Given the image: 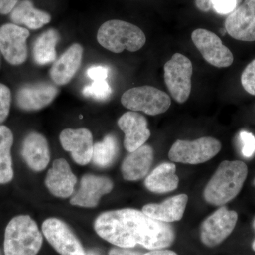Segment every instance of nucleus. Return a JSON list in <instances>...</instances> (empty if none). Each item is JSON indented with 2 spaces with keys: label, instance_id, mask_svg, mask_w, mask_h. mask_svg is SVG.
<instances>
[{
  "label": "nucleus",
  "instance_id": "obj_22",
  "mask_svg": "<svg viewBox=\"0 0 255 255\" xmlns=\"http://www.w3.org/2000/svg\"><path fill=\"white\" fill-rule=\"evenodd\" d=\"M175 172V164L170 162L159 164L146 177L145 187L156 194H164L175 190L179 182Z\"/></svg>",
  "mask_w": 255,
  "mask_h": 255
},
{
  "label": "nucleus",
  "instance_id": "obj_15",
  "mask_svg": "<svg viewBox=\"0 0 255 255\" xmlns=\"http://www.w3.org/2000/svg\"><path fill=\"white\" fill-rule=\"evenodd\" d=\"M113 188L110 178L85 174L80 182V189L70 199V204L80 207H96L101 198L110 193Z\"/></svg>",
  "mask_w": 255,
  "mask_h": 255
},
{
  "label": "nucleus",
  "instance_id": "obj_23",
  "mask_svg": "<svg viewBox=\"0 0 255 255\" xmlns=\"http://www.w3.org/2000/svg\"><path fill=\"white\" fill-rule=\"evenodd\" d=\"M10 18L15 24L24 25L33 30L39 29L51 21L50 15L35 8L31 0L18 2L10 13Z\"/></svg>",
  "mask_w": 255,
  "mask_h": 255
},
{
  "label": "nucleus",
  "instance_id": "obj_12",
  "mask_svg": "<svg viewBox=\"0 0 255 255\" xmlns=\"http://www.w3.org/2000/svg\"><path fill=\"white\" fill-rule=\"evenodd\" d=\"M225 26L228 34L235 39L255 41V0H245L228 16Z\"/></svg>",
  "mask_w": 255,
  "mask_h": 255
},
{
  "label": "nucleus",
  "instance_id": "obj_39",
  "mask_svg": "<svg viewBox=\"0 0 255 255\" xmlns=\"http://www.w3.org/2000/svg\"><path fill=\"white\" fill-rule=\"evenodd\" d=\"M254 184H255V179H254Z\"/></svg>",
  "mask_w": 255,
  "mask_h": 255
},
{
  "label": "nucleus",
  "instance_id": "obj_32",
  "mask_svg": "<svg viewBox=\"0 0 255 255\" xmlns=\"http://www.w3.org/2000/svg\"><path fill=\"white\" fill-rule=\"evenodd\" d=\"M86 73L88 78L92 80L95 79H107L109 69L102 65H95L87 69Z\"/></svg>",
  "mask_w": 255,
  "mask_h": 255
},
{
  "label": "nucleus",
  "instance_id": "obj_33",
  "mask_svg": "<svg viewBox=\"0 0 255 255\" xmlns=\"http://www.w3.org/2000/svg\"><path fill=\"white\" fill-rule=\"evenodd\" d=\"M18 0H0V14H8L11 12Z\"/></svg>",
  "mask_w": 255,
  "mask_h": 255
},
{
  "label": "nucleus",
  "instance_id": "obj_31",
  "mask_svg": "<svg viewBox=\"0 0 255 255\" xmlns=\"http://www.w3.org/2000/svg\"><path fill=\"white\" fill-rule=\"evenodd\" d=\"M213 8L220 14L233 12L237 5V0H212Z\"/></svg>",
  "mask_w": 255,
  "mask_h": 255
},
{
  "label": "nucleus",
  "instance_id": "obj_10",
  "mask_svg": "<svg viewBox=\"0 0 255 255\" xmlns=\"http://www.w3.org/2000/svg\"><path fill=\"white\" fill-rule=\"evenodd\" d=\"M191 39L204 60L213 66L228 68L232 65L233 53L216 33L197 28L191 33Z\"/></svg>",
  "mask_w": 255,
  "mask_h": 255
},
{
  "label": "nucleus",
  "instance_id": "obj_40",
  "mask_svg": "<svg viewBox=\"0 0 255 255\" xmlns=\"http://www.w3.org/2000/svg\"><path fill=\"white\" fill-rule=\"evenodd\" d=\"M0 64H1V58H0Z\"/></svg>",
  "mask_w": 255,
  "mask_h": 255
},
{
  "label": "nucleus",
  "instance_id": "obj_16",
  "mask_svg": "<svg viewBox=\"0 0 255 255\" xmlns=\"http://www.w3.org/2000/svg\"><path fill=\"white\" fill-rule=\"evenodd\" d=\"M118 126L125 134L124 145L128 152H133L145 145L150 137L145 117L136 112H128L119 118Z\"/></svg>",
  "mask_w": 255,
  "mask_h": 255
},
{
  "label": "nucleus",
  "instance_id": "obj_11",
  "mask_svg": "<svg viewBox=\"0 0 255 255\" xmlns=\"http://www.w3.org/2000/svg\"><path fill=\"white\" fill-rule=\"evenodd\" d=\"M29 35L28 29L15 23H6L0 27V51L8 63L20 65L26 62Z\"/></svg>",
  "mask_w": 255,
  "mask_h": 255
},
{
  "label": "nucleus",
  "instance_id": "obj_36",
  "mask_svg": "<svg viewBox=\"0 0 255 255\" xmlns=\"http://www.w3.org/2000/svg\"><path fill=\"white\" fill-rule=\"evenodd\" d=\"M142 255H178L173 251H167V250H153L152 251L145 253Z\"/></svg>",
  "mask_w": 255,
  "mask_h": 255
},
{
  "label": "nucleus",
  "instance_id": "obj_18",
  "mask_svg": "<svg viewBox=\"0 0 255 255\" xmlns=\"http://www.w3.org/2000/svg\"><path fill=\"white\" fill-rule=\"evenodd\" d=\"M83 48L79 43L72 45L50 70V76L55 85H65L71 81L81 66Z\"/></svg>",
  "mask_w": 255,
  "mask_h": 255
},
{
  "label": "nucleus",
  "instance_id": "obj_34",
  "mask_svg": "<svg viewBox=\"0 0 255 255\" xmlns=\"http://www.w3.org/2000/svg\"><path fill=\"white\" fill-rule=\"evenodd\" d=\"M109 255H142L139 252L131 251L130 248H114L109 253Z\"/></svg>",
  "mask_w": 255,
  "mask_h": 255
},
{
  "label": "nucleus",
  "instance_id": "obj_2",
  "mask_svg": "<svg viewBox=\"0 0 255 255\" xmlns=\"http://www.w3.org/2000/svg\"><path fill=\"white\" fill-rule=\"evenodd\" d=\"M248 174V166L245 162L223 161L206 186L204 199L212 205H225L241 192Z\"/></svg>",
  "mask_w": 255,
  "mask_h": 255
},
{
  "label": "nucleus",
  "instance_id": "obj_24",
  "mask_svg": "<svg viewBox=\"0 0 255 255\" xmlns=\"http://www.w3.org/2000/svg\"><path fill=\"white\" fill-rule=\"evenodd\" d=\"M60 38L59 33L57 30L50 28L36 38L32 53L37 65H48L56 60V46Z\"/></svg>",
  "mask_w": 255,
  "mask_h": 255
},
{
  "label": "nucleus",
  "instance_id": "obj_9",
  "mask_svg": "<svg viewBox=\"0 0 255 255\" xmlns=\"http://www.w3.org/2000/svg\"><path fill=\"white\" fill-rule=\"evenodd\" d=\"M42 231L50 246L60 255H87L80 240L61 220L46 219L42 225Z\"/></svg>",
  "mask_w": 255,
  "mask_h": 255
},
{
  "label": "nucleus",
  "instance_id": "obj_13",
  "mask_svg": "<svg viewBox=\"0 0 255 255\" xmlns=\"http://www.w3.org/2000/svg\"><path fill=\"white\" fill-rule=\"evenodd\" d=\"M58 87L48 82H37L23 85L16 94L18 108L26 112H35L51 104L58 95Z\"/></svg>",
  "mask_w": 255,
  "mask_h": 255
},
{
  "label": "nucleus",
  "instance_id": "obj_7",
  "mask_svg": "<svg viewBox=\"0 0 255 255\" xmlns=\"http://www.w3.org/2000/svg\"><path fill=\"white\" fill-rule=\"evenodd\" d=\"M192 73L191 60L180 53H175L164 64V82L171 95L178 103H184L190 96Z\"/></svg>",
  "mask_w": 255,
  "mask_h": 255
},
{
  "label": "nucleus",
  "instance_id": "obj_37",
  "mask_svg": "<svg viewBox=\"0 0 255 255\" xmlns=\"http://www.w3.org/2000/svg\"><path fill=\"white\" fill-rule=\"evenodd\" d=\"M87 255H100V254L96 251H89L87 252Z\"/></svg>",
  "mask_w": 255,
  "mask_h": 255
},
{
  "label": "nucleus",
  "instance_id": "obj_6",
  "mask_svg": "<svg viewBox=\"0 0 255 255\" xmlns=\"http://www.w3.org/2000/svg\"><path fill=\"white\" fill-rule=\"evenodd\" d=\"M221 150V143L212 137H202L194 140H177L169 152V158L175 162L198 164L215 157Z\"/></svg>",
  "mask_w": 255,
  "mask_h": 255
},
{
  "label": "nucleus",
  "instance_id": "obj_4",
  "mask_svg": "<svg viewBox=\"0 0 255 255\" xmlns=\"http://www.w3.org/2000/svg\"><path fill=\"white\" fill-rule=\"evenodd\" d=\"M97 41L105 49L121 53L125 50L136 52L141 49L145 44L146 37L135 25L122 20H110L99 28Z\"/></svg>",
  "mask_w": 255,
  "mask_h": 255
},
{
  "label": "nucleus",
  "instance_id": "obj_5",
  "mask_svg": "<svg viewBox=\"0 0 255 255\" xmlns=\"http://www.w3.org/2000/svg\"><path fill=\"white\" fill-rule=\"evenodd\" d=\"M121 102L124 107L132 112H142L150 116L164 113L171 105L167 94L147 85L127 90L122 95Z\"/></svg>",
  "mask_w": 255,
  "mask_h": 255
},
{
  "label": "nucleus",
  "instance_id": "obj_3",
  "mask_svg": "<svg viewBox=\"0 0 255 255\" xmlns=\"http://www.w3.org/2000/svg\"><path fill=\"white\" fill-rule=\"evenodd\" d=\"M43 236L36 223L27 215L13 218L5 230V255H37Z\"/></svg>",
  "mask_w": 255,
  "mask_h": 255
},
{
  "label": "nucleus",
  "instance_id": "obj_41",
  "mask_svg": "<svg viewBox=\"0 0 255 255\" xmlns=\"http://www.w3.org/2000/svg\"><path fill=\"white\" fill-rule=\"evenodd\" d=\"M0 255H1V252H0Z\"/></svg>",
  "mask_w": 255,
  "mask_h": 255
},
{
  "label": "nucleus",
  "instance_id": "obj_14",
  "mask_svg": "<svg viewBox=\"0 0 255 255\" xmlns=\"http://www.w3.org/2000/svg\"><path fill=\"white\" fill-rule=\"evenodd\" d=\"M60 140L64 150L71 152L77 164L86 165L92 161L93 136L88 129H65L60 133Z\"/></svg>",
  "mask_w": 255,
  "mask_h": 255
},
{
  "label": "nucleus",
  "instance_id": "obj_35",
  "mask_svg": "<svg viewBox=\"0 0 255 255\" xmlns=\"http://www.w3.org/2000/svg\"><path fill=\"white\" fill-rule=\"evenodd\" d=\"M196 6L201 11L207 12L213 7L212 0H196Z\"/></svg>",
  "mask_w": 255,
  "mask_h": 255
},
{
  "label": "nucleus",
  "instance_id": "obj_30",
  "mask_svg": "<svg viewBox=\"0 0 255 255\" xmlns=\"http://www.w3.org/2000/svg\"><path fill=\"white\" fill-rule=\"evenodd\" d=\"M240 138H241L243 147H242V153L248 158H250L255 153V137L251 132L243 130L240 132Z\"/></svg>",
  "mask_w": 255,
  "mask_h": 255
},
{
  "label": "nucleus",
  "instance_id": "obj_8",
  "mask_svg": "<svg viewBox=\"0 0 255 255\" xmlns=\"http://www.w3.org/2000/svg\"><path fill=\"white\" fill-rule=\"evenodd\" d=\"M237 212L222 206L209 216L201 226V240L205 246H219L232 233L237 223Z\"/></svg>",
  "mask_w": 255,
  "mask_h": 255
},
{
  "label": "nucleus",
  "instance_id": "obj_19",
  "mask_svg": "<svg viewBox=\"0 0 255 255\" xmlns=\"http://www.w3.org/2000/svg\"><path fill=\"white\" fill-rule=\"evenodd\" d=\"M21 154L32 170L41 172L50 162V150L46 137L37 132H31L23 140Z\"/></svg>",
  "mask_w": 255,
  "mask_h": 255
},
{
  "label": "nucleus",
  "instance_id": "obj_17",
  "mask_svg": "<svg viewBox=\"0 0 255 255\" xmlns=\"http://www.w3.org/2000/svg\"><path fill=\"white\" fill-rule=\"evenodd\" d=\"M78 179L68 162L60 158L53 162V167L47 173L45 184L53 195L65 199L73 194Z\"/></svg>",
  "mask_w": 255,
  "mask_h": 255
},
{
  "label": "nucleus",
  "instance_id": "obj_21",
  "mask_svg": "<svg viewBox=\"0 0 255 255\" xmlns=\"http://www.w3.org/2000/svg\"><path fill=\"white\" fill-rule=\"evenodd\" d=\"M154 158V152L149 145H143L130 152L122 166V175L127 181H137L148 173Z\"/></svg>",
  "mask_w": 255,
  "mask_h": 255
},
{
  "label": "nucleus",
  "instance_id": "obj_26",
  "mask_svg": "<svg viewBox=\"0 0 255 255\" xmlns=\"http://www.w3.org/2000/svg\"><path fill=\"white\" fill-rule=\"evenodd\" d=\"M118 150V142L115 136L106 135L102 141L94 144L92 161L98 167H109L113 163Z\"/></svg>",
  "mask_w": 255,
  "mask_h": 255
},
{
  "label": "nucleus",
  "instance_id": "obj_38",
  "mask_svg": "<svg viewBox=\"0 0 255 255\" xmlns=\"http://www.w3.org/2000/svg\"><path fill=\"white\" fill-rule=\"evenodd\" d=\"M253 229H254V231L255 232V218L254 221H253ZM252 248H253V251H254L255 252V238L254 239V241H253V245H252Z\"/></svg>",
  "mask_w": 255,
  "mask_h": 255
},
{
  "label": "nucleus",
  "instance_id": "obj_1",
  "mask_svg": "<svg viewBox=\"0 0 255 255\" xmlns=\"http://www.w3.org/2000/svg\"><path fill=\"white\" fill-rule=\"evenodd\" d=\"M95 230L101 238L120 248H132L140 245L152 251L163 249L175 239L173 228L168 223L133 209L103 213L96 219Z\"/></svg>",
  "mask_w": 255,
  "mask_h": 255
},
{
  "label": "nucleus",
  "instance_id": "obj_20",
  "mask_svg": "<svg viewBox=\"0 0 255 255\" xmlns=\"http://www.w3.org/2000/svg\"><path fill=\"white\" fill-rule=\"evenodd\" d=\"M187 194H179L169 198L159 204L144 206L142 211L152 219L164 223L180 221L187 207Z\"/></svg>",
  "mask_w": 255,
  "mask_h": 255
},
{
  "label": "nucleus",
  "instance_id": "obj_27",
  "mask_svg": "<svg viewBox=\"0 0 255 255\" xmlns=\"http://www.w3.org/2000/svg\"><path fill=\"white\" fill-rule=\"evenodd\" d=\"M82 92L86 97L95 100L105 101L112 95V89L107 79H95L91 85L84 87Z\"/></svg>",
  "mask_w": 255,
  "mask_h": 255
},
{
  "label": "nucleus",
  "instance_id": "obj_29",
  "mask_svg": "<svg viewBox=\"0 0 255 255\" xmlns=\"http://www.w3.org/2000/svg\"><path fill=\"white\" fill-rule=\"evenodd\" d=\"M241 83L247 92L255 96V59L248 64L243 70Z\"/></svg>",
  "mask_w": 255,
  "mask_h": 255
},
{
  "label": "nucleus",
  "instance_id": "obj_25",
  "mask_svg": "<svg viewBox=\"0 0 255 255\" xmlns=\"http://www.w3.org/2000/svg\"><path fill=\"white\" fill-rule=\"evenodd\" d=\"M14 142L9 128L0 126V184H7L14 177L11 150Z\"/></svg>",
  "mask_w": 255,
  "mask_h": 255
},
{
  "label": "nucleus",
  "instance_id": "obj_28",
  "mask_svg": "<svg viewBox=\"0 0 255 255\" xmlns=\"http://www.w3.org/2000/svg\"><path fill=\"white\" fill-rule=\"evenodd\" d=\"M11 102V94L9 87L0 83V126L9 116Z\"/></svg>",
  "mask_w": 255,
  "mask_h": 255
}]
</instances>
